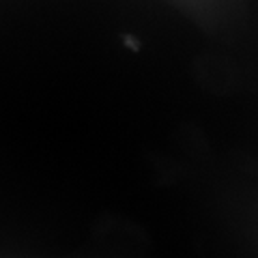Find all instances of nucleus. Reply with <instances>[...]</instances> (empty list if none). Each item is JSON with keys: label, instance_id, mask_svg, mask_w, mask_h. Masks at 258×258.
I'll use <instances>...</instances> for the list:
<instances>
[]
</instances>
